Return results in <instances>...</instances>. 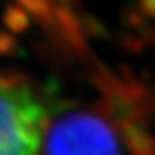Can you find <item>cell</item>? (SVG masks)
<instances>
[{
	"instance_id": "obj_2",
	"label": "cell",
	"mask_w": 155,
	"mask_h": 155,
	"mask_svg": "<svg viewBox=\"0 0 155 155\" xmlns=\"http://www.w3.org/2000/svg\"><path fill=\"white\" fill-rule=\"evenodd\" d=\"M45 155H120L117 134L107 116L74 112L46 130Z\"/></svg>"
},
{
	"instance_id": "obj_4",
	"label": "cell",
	"mask_w": 155,
	"mask_h": 155,
	"mask_svg": "<svg viewBox=\"0 0 155 155\" xmlns=\"http://www.w3.org/2000/svg\"><path fill=\"white\" fill-rule=\"evenodd\" d=\"M137 155H155V153H137Z\"/></svg>"
},
{
	"instance_id": "obj_1",
	"label": "cell",
	"mask_w": 155,
	"mask_h": 155,
	"mask_svg": "<svg viewBox=\"0 0 155 155\" xmlns=\"http://www.w3.org/2000/svg\"><path fill=\"white\" fill-rule=\"evenodd\" d=\"M46 112L20 81L0 78V155H38Z\"/></svg>"
},
{
	"instance_id": "obj_3",
	"label": "cell",
	"mask_w": 155,
	"mask_h": 155,
	"mask_svg": "<svg viewBox=\"0 0 155 155\" xmlns=\"http://www.w3.org/2000/svg\"><path fill=\"white\" fill-rule=\"evenodd\" d=\"M120 134L127 145L132 149L134 155L137 153H155V137L149 135L145 127L140 124H129L120 127Z\"/></svg>"
}]
</instances>
